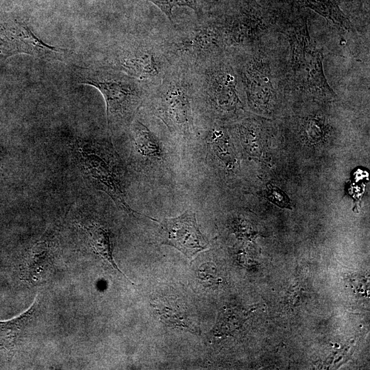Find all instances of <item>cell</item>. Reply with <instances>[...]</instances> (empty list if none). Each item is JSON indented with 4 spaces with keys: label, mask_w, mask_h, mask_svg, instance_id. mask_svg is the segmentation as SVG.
Masks as SVG:
<instances>
[{
    "label": "cell",
    "mask_w": 370,
    "mask_h": 370,
    "mask_svg": "<svg viewBox=\"0 0 370 370\" xmlns=\"http://www.w3.org/2000/svg\"><path fill=\"white\" fill-rule=\"evenodd\" d=\"M193 95L190 70L175 64L153 87L151 100L154 113L171 132L183 135L193 132Z\"/></svg>",
    "instance_id": "6da1fadb"
},
{
    "label": "cell",
    "mask_w": 370,
    "mask_h": 370,
    "mask_svg": "<svg viewBox=\"0 0 370 370\" xmlns=\"http://www.w3.org/2000/svg\"><path fill=\"white\" fill-rule=\"evenodd\" d=\"M81 83L94 86L102 94L109 129L130 122L147 94L146 84L115 69L88 71Z\"/></svg>",
    "instance_id": "7a4b0ae2"
},
{
    "label": "cell",
    "mask_w": 370,
    "mask_h": 370,
    "mask_svg": "<svg viewBox=\"0 0 370 370\" xmlns=\"http://www.w3.org/2000/svg\"><path fill=\"white\" fill-rule=\"evenodd\" d=\"M163 45L172 64L192 70L221 58L227 42L221 23H207L177 30Z\"/></svg>",
    "instance_id": "3957f363"
},
{
    "label": "cell",
    "mask_w": 370,
    "mask_h": 370,
    "mask_svg": "<svg viewBox=\"0 0 370 370\" xmlns=\"http://www.w3.org/2000/svg\"><path fill=\"white\" fill-rule=\"evenodd\" d=\"M194 92L218 114H229L241 108L237 75L231 64L219 58L190 70Z\"/></svg>",
    "instance_id": "277c9868"
},
{
    "label": "cell",
    "mask_w": 370,
    "mask_h": 370,
    "mask_svg": "<svg viewBox=\"0 0 370 370\" xmlns=\"http://www.w3.org/2000/svg\"><path fill=\"white\" fill-rule=\"evenodd\" d=\"M115 61L118 70L153 87L172 65L163 43L148 38L128 42L117 50Z\"/></svg>",
    "instance_id": "5b68a950"
},
{
    "label": "cell",
    "mask_w": 370,
    "mask_h": 370,
    "mask_svg": "<svg viewBox=\"0 0 370 370\" xmlns=\"http://www.w3.org/2000/svg\"><path fill=\"white\" fill-rule=\"evenodd\" d=\"M77 151L86 175L97 188L105 192L127 213L145 216L132 210L126 202L112 148L95 141H81Z\"/></svg>",
    "instance_id": "8992f818"
},
{
    "label": "cell",
    "mask_w": 370,
    "mask_h": 370,
    "mask_svg": "<svg viewBox=\"0 0 370 370\" xmlns=\"http://www.w3.org/2000/svg\"><path fill=\"white\" fill-rule=\"evenodd\" d=\"M291 63L299 84L308 91L334 97L324 75L322 52L305 39L291 45Z\"/></svg>",
    "instance_id": "52a82bcc"
},
{
    "label": "cell",
    "mask_w": 370,
    "mask_h": 370,
    "mask_svg": "<svg viewBox=\"0 0 370 370\" xmlns=\"http://www.w3.org/2000/svg\"><path fill=\"white\" fill-rule=\"evenodd\" d=\"M160 225L162 244L172 246L191 258L209 245L208 239L200 232L195 213L186 210L173 218L158 221Z\"/></svg>",
    "instance_id": "ba28073f"
},
{
    "label": "cell",
    "mask_w": 370,
    "mask_h": 370,
    "mask_svg": "<svg viewBox=\"0 0 370 370\" xmlns=\"http://www.w3.org/2000/svg\"><path fill=\"white\" fill-rule=\"evenodd\" d=\"M240 73L249 106L256 110L267 109L274 97L268 62L262 57L252 56L242 64Z\"/></svg>",
    "instance_id": "9c48e42d"
},
{
    "label": "cell",
    "mask_w": 370,
    "mask_h": 370,
    "mask_svg": "<svg viewBox=\"0 0 370 370\" xmlns=\"http://www.w3.org/2000/svg\"><path fill=\"white\" fill-rule=\"evenodd\" d=\"M38 308V298L25 312L12 319L0 321V347L12 353L21 332L35 317Z\"/></svg>",
    "instance_id": "30bf717a"
},
{
    "label": "cell",
    "mask_w": 370,
    "mask_h": 370,
    "mask_svg": "<svg viewBox=\"0 0 370 370\" xmlns=\"http://www.w3.org/2000/svg\"><path fill=\"white\" fill-rule=\"evenodd\" d=\"M132 143L135 151L142 158L160 160L163 157L158 137L138 120L132 124Z\"/></svg>",
    "instance_id": "8fae6325"
},
{
    "label": "cell",
    "mask_w": 370,
    "mask_h": 370,
    "mask_svg": "<svg viewBox=\"0 0 370 370\" xmlns=\"http://www.w3.org/2000/svg\"><path fill=\"white\" fill-rule=\"evenodd\" d=\"M11 33L20 49L25 53L51 58L62 52V50L44 43L24 24H17Z\"/></svg>",
    "instance_id": "7c38bea8"
},
{
    "label": "cell",
    "mask_w": 370,
    "mask_h": 370,
    "mask_svg": "<svg viewBox=\"0 0 370 370\" xmlns=\"http://www.w3.org/2000/svg\"><path fill=\"white\" fill-rule=\"evenodd\" d=\"M84 228L87 234L89 245L94 251L115 270L125 275L114 260L112 236L109 230L97 223H91Z\"/></svg>",
    "instance_id": "4fadbf2b"
},
{
    "label": "cell",
    "mask_w": 370,
    "mask_h": 370,
    "mask_svg": "<svg viewBox=\"0 0 370 370\" xmlns=\"http://www.w3.org/2000/svg\"><path fill=\"white\" fill-rule=\"evenodd\" d=\"M301 5L313 10L338 27L349 30L352 23L341 10L335 0H297Z\"/></svg>",
    "instance_id": "5bb4252c"
},
{
    "label": "cell",
    "mask_w": 370,
    "mask_h": 370,
    "mask_svg": "<svg viewBox=\"0 0 370 370\" xmlns=\"http://www.w3.org/2000/svg\"><path fill=\"white\" fill-rule=\"evenodd\" d=\"M208 137L217 156L229 165L232 162V157L226 134L221 130L213 129Z\"/></svg>",
    "instance_id": "9a60e30c"
},
{
    "label": "cell",
    "mask_w": 370,
    "mask_h": 370,
    "mask_svg": "<svg viewBox=\"0 0 370 370\" xmlns=\"http://www.w3.org/2000/svg\"><path fill=\"white\" fill-rule=\"evenodd\" d=\"M156 5L172 22V10L175 7H188L198 13L201 0H146Z\"/></svg>",
    "instance_id": "2e32d148"
},
{
    "label": "cell",
    "mask_w": 370,
    "mask_h": 370,
    "mask_svg": "<svg viewBox=\"0 0 370 370\" xmlns=\"http://www.w3.org/2000/svg\"><path fill=\"white\" fill-rule=\"evenodd\" d=\"M267 198L281 208H291V202L287 195L279 188L268 185Z\"/></svg>",
    "instance_id": "e0dca14e"
}]
</instances>
